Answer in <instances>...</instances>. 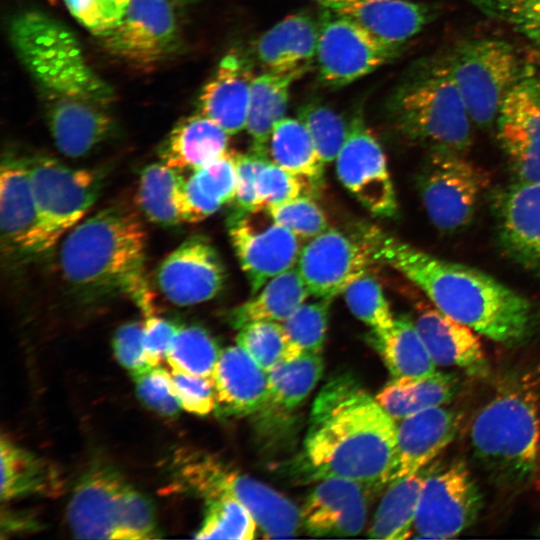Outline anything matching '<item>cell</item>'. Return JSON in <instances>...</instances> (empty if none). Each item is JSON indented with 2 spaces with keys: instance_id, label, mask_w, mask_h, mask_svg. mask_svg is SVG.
Masks as SVG:
<instances>
[{
  "instance_id": "cell-1",
  "label": "cell",
  "mask_w": 540,
  "mask_h": 540,
  "mask_svg": "<svg viewBox=\"0 0 540 540\" xmlns=\"http://www.w3.org/2000/svg\"><path fill=\"white\" fill-rule=\"evenodd\" d=\"M8 35L40 95L60 153L80 158L112 136L116 125L109 109L115 92L67 26L40 10H24L9 21Z\"/></svg>"
},
{
  "instance_id": "cell-2",
  "label": "cell",
  "mask_w": 540,
  "mask_h": 540,
  "mask_svg": "<svg viewBox=\"0 0 540 540\" xmlns=\"http://www.w3.org/2000/svg\"><path fill=\"white\" fill-rule=\"evenodd\" d=\"M396 442L394 418L356 378L337 375L314 401L301 471L313 480L340 477L380 488L390 482Z\"/></svg>"
},
{
  "instance_id": "cell-3",
  "label": "cell",
  "mask_w": 540,
  "mask_h": 540,
  "mask_svg": "<svg viewBox=\"0 0 540 540\" xmlns=\"http://www.w3.org/2000/svg\"><path fill=\"white\" fill-rule=\"evenodd\" d=\"M365 237L377 260L400 272L439 311L474 332L512 345L530 334L534 324L530 301L494 277L438 258L375 228Z\"/></svg>"
},
{
  "instance_id": "cell-4",
  "label": "cell",
  "mask_w": 540,
  "mask_h": 540,
  "mask_svg": "<svg viewBox=\"0 0 540 540\" xmlns=\"http://www.w3.org/2000/svg\"><path fill=\"white\" fill-rule=\"evenodd\" d=\"M64 236L59 264L75 292L87 298L126 294L146 315L153 313L144 274L146 234L130 209H101Z\"/></svg>"
},
{
  "instance_id": "cell-5",
  "label": "cell",
  "mask_w": 540,
  "mask_h": 540,
  "mask_svg": "<svg viewBox=\"0 0 540 540\" xmlns=\"http://www.w3.org/2000/svg\"><path fill=\"white\" fill-rule=\"evenodd\" d=\"M475 457L504 488L530 481L538 466L539 395L531 374L510 378L478 411L470 426Z\"/></svg>"
},
{
  "instance_id": "cell-6",
  "label": "cell",
  "mask_w": 540,
  "mask_h": 540,
  "mask_svg": "<svg viewBox=\"0 0 540 540\" xmlns=\"http://www.w3.org/2000/svg\"><path fill=\"white\" fill-rule=\"evenodd\" d=\"M389 116L406 137L464 152L472 140V120L445 57L414 67L388 99Z\"/></svg>"
},
{
  "instance_id": "cell-7",
  "label": "cell",
  "mask_w": 540,
  "mask_h": 540,
  "mask_svg": "<svg viewBox=\"0 0 540 540\" xmlns=\"http://www.w3.org/2000/svg\"><path fill=\"white\" fill-rule=\"evenodd\" d=\"M67 519L80 539L159 537L150 501L106 465H97L80 478L67 507Z\"/></svg>"
},
{
  "instance_id": "cell-8",
  "label": "cell",
  "mask_w": 540,
  "mask_h": 540,
  "mask_svg": "<svg viewBox=\"0 0 540 540\" xmlns=\"http://www.w3.org/2000/svg\"><path fill=\"white\" fill-rule=\"evenodd\" d=\"M444 57L473 124H494L527 67L516 49L503 39L480 37L457 44Z\"/></svg>"
},
{
  "instance_id": "cell-9",
  "label": "cell",
  "mask_w": 540,
  "mask_h": 540,
  "mask_svg": "<svg viewBox=\"0 0 540 540\" xmlns=\"http://www.w3.org/2000/svg\"><path fill=\"white\" fill-rule=\"evenodd\" d=\"M181 481L206 500L228 495L252 514L265 538L294 537L302 524L301 511L288 498L252 477L231 471L216 460L196 457L180 467Z\"/></svg>"
},
{
  "instance_id": "cell-10",
  "label": "cell",
  "mask_w": 540,
  "mask_h": 540,
  "mask_svg": "<svg viewBox=\"0 0 540 540\" xmlns=\"http://www.w3.org/2000/svg\"><path fill=\"white\" fill-rule=\"evenodd\" d=\"M26 160L46 252L84 218L99 196L101 179L49 156Z\"/></svg>"
},
{
  "instance_id": "cell-11",
  "label": "cell",
  "mask_w": 540,
  "mask_h": 540,
  "mask_svg": "<svg viewBox=\"0 0 540 540\" xmlns=\"http://www.w3.org/2000/svg\"><path fill=\"white\" fill-rule=\"evenodd\" d=\"M487 183L485 172L464 152L431 148L418 187L432 224L440 231L456 232L471 223Z\"/></svg>"
},
{
  "instance_id": "cell-12",
  "label": "cell",
  "mask_w": 540,
  "mask_h": 540,
  "mask_svg": "<svg viewBox=\"0 0 540 540\" xmlns=\"http://www.w3.org/2000/svg\"><path fill=\"white\" fill-rule=\"evenodd\" d=\"M315 63L320 80L343 87L393 60L402 47L376 36L356 22L321 9Z\"/></svg>"
},
{
  "instance_id": "cell-13",
  "label": "cell",
  "mask_w": 540,
  "mask_h": 540,
  "mask_svg": "<svg viewBox=\"0 0 540 540\" xmlns=\"http://www.w3.org/2000/svg\"><path fill=\"white\" fill-rule=\"evenodd\" d=\"M482 498L462 461L425 471L413 532L417 538L450 539L477 519Z\"/></svg>"
},
{
  "instance_id": "cell-14",
  "label": "cell",
  "mask_w": 540,
  "mask_h": 540,
  "mask_svg": "<svg viewBox=\"0 0 540 540\" xmlns=\"http://www.w3.org/2000/svg\"><path fill=\"white\" fill-rule=\"evenodd\" d=\"M173 0H131L121 20L100 37L114 57L139 68H151L179 45Z\"/></svg>"
},
{
  "instance_id": "cell-15",
  "label": "cell",
  "mask_w": 540,
  "mask_h": 540,
  "mask_svg": "<svg viewBox=\"0 0 540 540\" xmlns=\"http://www.w3.org/2000/svg\"><path fill=\"white\" fill-rule=\"evenodd\" d=\"M372 245L336 229H326L300 251L297 269L312 296L331 301L376 261Z\"/></svg>"
},
{
  "instance_id": "cell-16",
  "label": "cell",
  "mask_w": 540,
  "mask_h": 540,
  "mask_svg": "<svg viewBox=\"0 0 540 540\" xmlns=\"http://www.w3.org/2000/svg\"><path fill=\"white\" fill-rule=\"evenodd\" d=\"M336 172L343 186L372 214L392 217L397 199L385 154L361 114L349 124L337 158Z\"/></svg>"
},
{
  "instance_id": "cell-17",
  "label": "cell",
  "mask_w": 540,
  "mask_h": 540,
  "mask_svg": "<svg viewBox=\"0 0 540 540\" xmlns=\"http://www.w3.org/2000/svg\"><path fill=\"white\" fill-rule=\"evenodd\" d=\"M256 215V211L232 213L228 219L231 243L252 295L273 277L293 268L302 249L299 237L269 214L264 221Z\"/></svg>"
},
{
  "instance_id": "cell-18",
  "label": "cell",
  "mask_w": 540,
  "mask_h": 540,
  "mask_svg": "<svg viewBox=\"0 0 540 540\" xmlns=\"http://www.w3.org/2000/svg\"><path fill=\"white\" fill-rule=\"evenodd\" d=\"M495 123L498 140L518 180L540 182V74L526 67Z\"/></svg>"
},
{
  "instance_id": "cell-19",
  "label": "cell",
  "mask_w": 540,
  "mask_h": 540,
  "mask_svg": "<svg viewBox=\"0 0 540 540\" xmlns=\"http://www.w3.org/2000/svg\"><path fill=\"white\" fill-rule=\"evenodd\" d=\"M157 285L178 306L209 301L223 288L225 269L207 238L197 235L182 242L160 263Z\"/></svg>"
},
{
  "instance_id": "cell-20",
  "label": "cell",
  "mask_w": 540,
  "mask_h": 540,
  "mask_svg": "<svg viewBox=\"0 0 540 540\" xmlns=\"http://www.w3.org/2000/svg\"><path fill=\"white\" fill-rule=\"evenodd\" d=\"M375 486L353 479H320L301 510L302 524L314 536H353L364 527Z\"/></svg>"
},
{
  "instance_id": "cell-21",
  "label": "cell",
  "mask_w": 540,
  "mask_h": 540,
  "mask_svg": "<svg viewBox=\"0 0 540 540\" xmlns=\"http://www.w3.org/2000/svg\"><path fill=\"white\" fill-rule=\"evenodd\" d=\"M0 223L8 253L23 257L43 253L27 160L13 154L5 155L1 163Z\"/></svg>"
},
{
  "instance_id": "cell-22",
  "label": "cell",
  "mask_w": 540,
  "mask_h": 540,
  "mask_svg": "<svg viewBox=\"0 0 540 540\" xmlns=\"http://www.w3.org/2000/svg\"><path fill=\"white\" fill-rule=\"evenodd\" d=\"M493 204L502 248L518 264L540 275V182L506 186Z\"/></svg>"
},
{
  "instance_id": "cell-23",
  "label": "cell",
  "mask_w": 540,
  "mask_h": 540,
  "mask_svg": "<svg viewBox=\"0 0 540 540\" xmlns=\"http://www.w3.org/2000/svg\"><path fill=\"white\" fill-rule=\"evenodd\" d=\"M459 424V414L444 405L401 419L390 482L424 469L454 440Z\"/></svg>"
},
{
  "instance_id": "cell-24",
  "label": "cell",
  "mask_w": 540,
  "mask_h": 540,
  "mask_svg": "<svg viewBox=\"0 0 540 540\" xmlns=\"http://www.w3.org/2000/svg\"><path fill=\"white\" fill-rule=\"evenodd\" d=\"M321 353H303L268 372L266 398L254 414L257 429L264 435L279 433L308 397L323 373Z\"/></svg>"
},
{
  "instance_id": "cell-25",
  "label": "cell",
  "mask_w": 540,
  "mask_h": 540,
  "mask_svg": "<svg viewBox=\"0 0 540 540\" xmlns=\"http://www.w3.org/2000/svg\"><path fill=\"white\" fill-rule=\"evenodd\" d=\"M344 16L381 39L402 47L430 20L429 9L412 0H309Z\"/></svg>"
},
{
  "instance_id": "cell-26",
  "label": "cell",
  "mask_w": 540,
  "mask_h": 540,
  "mask_svg": "<svg viewBox=\"0 0 540 540\" xmlns=\"http://www.w3.org/2000/svg\"><path fill=\"white\" fill-rule=\"evenodd\" d=\"M211 379L221 416L254 415L266 398L268 373L238 344L221 350Z\"/></svg>"
},
{
  "instance_id": "cell-27",
  "label": "cell",
  "mask_w": 540,
  "mask_h": 540,
  "mask_svg": "<svg viewBox=\"0 0 540 540\" xmlns=\"http://www.w3.org/2000/svg\"><path fill=\"white\" fill-rule=\"evenodd\" d=\"M252 77L248 62L229 52L203 86L198 112L219 124L229 135L246 128Z\"/></svg>"
},
{
  "instance_id": "cell-28",
  "label": "cell",
  "mask_w": 540,
  "mask_h": 540,
  "mask_svg": "<svg viewBox=\"0 0 540 540\" xmlns=\"http://www.w3.org/2000/svg\"><path fill=\"white\" fill-rule=\"evenodd\" d=\"M415 325L436 365L457 367L471 376L487 374L485 353L471 328L437 308L423 309Z\"/></svg>"
},
{
  "instance_id": "cell-29",
  "label": "cell",
  "mask_w": 540,
  "mask_h": 540,
  "mask_svg": "<svg viewBox=\"0 0 540 540\" xmlns=\"http://www.w3.org/2000/svg\"><path fill=\"white\" fill-rule=\"evenodd\" d=\"M319 19L307 12L286 16L257 40L255 54L268 71L306 70L315 59Z\"/></svg>"
},
{
  "instance_id": "cell-30",
  "label": "cell",
  "mask_w": 540,
  "mask_h": 540,
  "mask_svg": "<svg viewBox=\"0 0 540 540\" xmlns=\"http://www.w3.org/2000/svg\"><path fill=\"white\" fill-rule=\"evenodd\" d=\"M228 136L219 124L198 112L181 119L170 131L160 145V161L180 171H194L229 152Z\"/></svg>"
},
{
  "instance_id": "cell-31",
  "label": "cell",
  "mask_w": 540,
  "mask_h": 540,
  "mask_svg": "<svg viewBox=\"0 0 540 540\" xmlns=\"http://www.w3.org/2000/svg\"><path fill=\"white\" fill-rule=\"evenodd\" d=\"M305 71L266 70L253 78L245 128L252 141V152L268 156L270 136L276 124L285 117L291 87Z\"/></svg>"
},
{
  "instance_id": "cell-32",
  "label": "cell",
  "mask_w": 540,
  "mask_h": 540,
  "mask_svg": "<svg viewBox=\"0 0 540 540\" xmlns=\"http://www.w3.org/2000/svg\"><path fill=\"white\" fill-rule=\"evenodd\" d=\"M0 461L2 501L29 495H57L62 489L60 475L54 467L5 436L1 437Z\"/></svg>"
},
{
  "instance_id": "cell-33",
  "label": "cell",
  "mask_w": 540,
  "mask_h": 540,
  "mask_svg": "<svg viewBox=\"0 0 540 540\" xmlns=\"http://www.w3.org/2000/svg\"><path fill=\"white\" fill-rule=\"evenodd\" d=\"M369 341L393 378L421 377L436 372V364L415 321L406 315L396 317L392 327L387 330H372Z\"/></svg>"
},
{
  "instance_id": "cell-34",
  "label": "cell",
  "mask_w": 540,
  "mask_h": 540,
  "mask_svg": "<svg viewBox=\"0 0 540 540\" xmlns=\"http://www.w3.org/2000/svg\"><path fill=\"white\" fill-rule=\"evenodd\" d=\"M458 379L434 372L421 377L392 378L375 397L394 419L448 404L456 395Z\"/></svg>"
},
{
  "instance_id": "cell-35",
  "label": "cell",
  "mask_w": 540,
  "mask_h": 540,
  "mask_svg": "<svg viewBox=\"0 0 540 540\" xmlns=\"http://www.w3.org/2000/svg\"><path fill=\"white\" fill-rule=\"evenodd\" d=\"M182 171L163 162L144 168L138 187V204L153 223L172 226L188 222Z\"/></svg>"
},
{
  "instance_id": "cell-36",
  "label": "cell",
  "mask_w": 540,
  "mask_h": 540,
  "mask_svg": "<svg viewBox=\"0 0 540 540\" xmlns=\"http://www.w3.org/2000/svg\"><path fill=\"white\" fill-rule=\"evenodd\" d=\"M309 291L296 268L270 279L250 300L230 314L235 329L254 321H285L309 296Z\"/></svg>"
},
{
  "instance_id": "cell-37",
  "label": "cell",
  "mask_w": 540,
  "mask_h": 540,
  "mask_svg": "<svg viewBox=\"0 0 540 540\" xmlns=\"http://www.w3.org/2000/svg\"><path fill=\"white\" fill-rule=\"evenodd\" d=\"M236 185V155L232 152L194 170L185 181L188 222L201 221L233 202Z\"/></svg>"
},
{
  "instance_id": "cell-38",
  "label": "cell",
  "mask_w": 540,
  "mask_h": 540,
  "mask_svg": "<svg viewBox=\"0 0 540 540\" xmlns=\"http://www.w3.org/2000/svg\"><path fill=\"white\" fill-rule=\"evenodd\" d=\"M268 150L274 163L309 181L318 191L323 183L324 162L312 137L299 119L284 117L274 127Z\"/></svg>"
},
{
  "instance_id": "cell-39",
  "label": "cell",
  "mask_w": 540,
  "mask_h": 540,
  "mask_svg": "<svg viewBox=\"0 0 540 540\" xmlns=\"http://www.w3.org/2000/svg\"><path fill=\"white\" fill-rule=\"evenodd\" d=\"M424 469L391 481L376 511L369 537L402 540L413 532Z\"/></svg>"
},
{
  "instance_id": "cell-40",
  "label": "cell",
  "mask_w": 540,
  "mask_h": 540,
  "mask_svg": "<svg viewBox=\"0 0 540 540\" xmlns=\"http://www.w3.org/2000/svg\"><path fill=\"white\" fill-rule=\"evenodd\" d=\"M236 342L267 373L280 363L299 357L302 351L291 341L283 324L254 321L239 329Z\"/></svg>"
},
{
  "instance_id": "cell-41",
  "label": "cell",
  "mask_w": 540,
  "mask_h": 540,
  "mask_svg": "<svg viewBox=\"0 0 540 540\" xmlns=\"http://www.w3.org/2000/svg\"><path fill=\"white\" fill-rule=\"evenodd\" d=\"M221 350L202 327H179L166 355L172 371L212 378Z\"/></svg>"
},
{
  "instance_id": "cell-42",
  "label": "cell",
  "mask_w": 540,
  "mask_h": 540,
  "mask_svg": "<svg viewBox=\"0 0 540 540\" xmlns=\"http://www.w3.org/2000/svg\"><path fill=\"white\" fill-rule=\"evenodd\" d=\"M206 502L205 517L194 538L250 540L255 537L256 521L238 500L222 495Z\"/></svg>"
},
{
  "instance_id": "cell-43",
  "label": "cell",
  "mask_w": 540,
  "mask_h": 540,
  "mask_svg": "<svg viewBox=\"0 0 540 540\" xmlns=\"http://www.w3.org/2000/svg\"><path fill=\"white\" fill-rule=\"evenodd\" d=\"M316 150L324 163L334 161L348 135L349 125L332 108L320 102H308L298 111Z\"/></svg>"
},
{
  "instance_id": "cell-44",
  "label": "cell",
  "mask_w": 540,
  "mask_h": 540,
  "mask_svg": "<svg viewBox=\"0 0 540 540\" xmlns=\"http://www.w3.org/2000/svg\"><path fill=\"white\" fill-rule=\"evenodd\" d=\"M540 49V0H463Z\"/></svg>"
},
{
  "instance_id": "cell-45",
  "label": "cell",
  "mask_w": 540,
  "mask_h": 540,
  "mask_svg": "<svg viewBox=\"0 0 540 540\" xmlns=\"http://www.w3.org/2000/svg\"><path fill=\"white\" fill-rule=\"evenodd\" d=\"M343 293L352 314L372 330L383 331L392 327L395 318L380 283L373 276L366 273Z\"/></svg>"
},
{
  "instance_id": "cell-46",
  "label": "cell",
  "mask_w": 540,
  "mask_h": 540,
  "mask_svg": "<svg viewBox=\"0 0 540 540\" xmlns=\"http://www.w3.org/2000/svg\"><path fill=\"white\" fill-rule=\"evenodd\" d=\"M318 190L306 179L266 158L257 175L258 210L267 209Z\"/></svg>"
},
{
  "instance_id": "cell-47",
  "label": "cell",
  "mask_w": 540,
  "mask_h": 540,
  "mask_svg": "<svg viewBox=\"0 0 540 540\" xmlns=\"http://www.w3.org/2000/svg\"><path fill=\"white\" fill-rule=\"evenodd\" d=\"M329 300L320 299L300 305L283 326L302 353H321L327 333Z\"/></svg>"
},
{
  "instance_id": "cell-48",
  "label": "cell",
  "mask_w": 540,
  "mask_h": 540,
  "mask_svg": "<svg viewBox=\"0 0 540 540\" xmlns=\"http://www.w3.org/2000/svg\"><path fill=\"white\" fill-rule=\"evenodd\" d=\"M266 210L276 223L298 237L314 238L327 229L323 210L310 196H301Z\"/></svg>"
},
{
  "instance_id": "cell-49",
  "label": "cell",
  "mask_w": 540,
  "mask_h": 540,
  "mask_svg": "<svg viewBox=\"0 0 540 540\" xmlns=\"http://www.w3.org/2000/svg\"><path fill=\"white\" fill-rule=\"evenodd\" d=\"M139 398L155 412L172 417L181 409L172 375L166 369L153 366L133 376Z\"/></svg>"
},
{
  "instance_id": "cell-50",
  "label": "cell",
  "mask_w": 540,
  "mask_h": 540,
  "mask_svg": "<svg viewBox=\"0 0 540 540\" xmlns=\"http://www.w3.org/2000/svg\"><path fill=\"white\" fill-rule=\"evenodd\" d=\"M70 14L97 37L107 34L123 17L131 0H64Z\"/></svg>"
},
{
  "instance_id": "cell-51",
  "label": "cell",
  "mask_w": 540,
  "mask_h": 540,
  "mask_svg": "<svg viewBox=\"0 0 540 540\" xmlns=\"http://www.w3.org/2000/svg\"><path fill=\"white\" fill-rule=\"evenodd\" d=\"M172 382L181 408L196 415H207L215 408L211 378L172 371Z\"/></svg>"
},
{
  "instance_id": "cell-52",
  "label": "cell",
  "mask_w": 540,
  "mask_h": 540,
  "mask_svg": "<svg viewBox=\"0 0 540 540\" xmlns=\"http://www.w3.org/2000/svg\"><path fill=\"white\" fill-rule=\"evenodd\" d=\"M144 325L129 322L120 326L113 338V349L119 363L133 376L152 367L144 348Z\"/></svg>"
},
{
  "instance_id": "cell-53",
  "label": "cell",
  "mask_w": 540,
  "mask_h": 540,
  "mask_svg": "<svg viewBox=\"0 0 540 540\" xmlns=\"http://www.w3.org/2000/svg\"><path fill=\"white\" fill-rule=\"evenodd\" d=\"M266 158L252 151L236 155L237 185L233 213L245 214L258 210L257 175Z\"/></svg>"
},
{
  "instance_id": "cell-54",
  "label": "cell",
  "mask_w": 540,
  "mask_h": 540,
  "mask_svg": "<svg viewBox=\"0 0 540 540\" xmlns=\"http://www.w3.org/2000/svg\"><path fill=\"white\" fill-rule=\"evenodd\" d=\"M144 325V348L150 366H158L166 358L171 342L178 330L172 322L155 315H146Z\"/></svg>"
},
{
  "instance_id": "cell-55",
  "label": "cell",
  "mask_w": 540,
  "mask_h": 540,
  "mask_svg": "<svg viewBox=\"0 0 540 540\" xmlns=\"http://www.w3.org/2000/svg\"><path fill=\"white\" fill-rule=\"evenodd\" d=\"M173 1H174V3H176V2H177V3H185V2H187L188 0H173Z\"/></svg>"
},
{
  "instance_id": "cell-56",
  "label": "cell",
  "mask_w": 540,
  "mask_h": 540,
  "mask_svg": "<svg viewBox=\"0 0 540 540\" xmlns=\"http://www.w3.org/2000/svg\"><path fill=\"white\" fill-rule=\"evenodd\" d=\"M539 460H540V456H539Z\"/></svg>"
}]
</instances>
